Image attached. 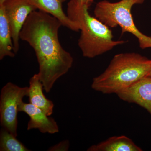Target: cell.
<instances>
[{
    "label": "cell",
    "mask_w": 151,
    "mask_h": 151,
    "mask_svg": "<svg viewBox=\"0 0 151 151\" xmlns=\"http://www.w3.org/2000/svg\"><path fill=\"white\" fill-rule=\"evenodd\" d=\"M78 4H81L88 5L91 6L93 3V0H75Z\"/></svg>",
    "instance_id": "15"
},
{
    "label": "cell",
    "mask_w": 151,
    "mask_h": 151,
    "mask_svg": "<svg viewBox=\"0 0 151 151\" xmlns=\"http://www.w3.org/2000/svg\"><path fill=\"white\" fill-rule=\"evenodd\" d=\"M145 0H121L116 3L103 1L97 4L94 16L110 28L119 26L122 34L129 32L137 38L142 49L151 48V37L141 32L134 21L131 10L135 4H142Z\"/></svg>",
    "instance_id": "4"
},
{
    "label": "cell",
    "mask_w": 151,
    "mask_h": 151,
    "mask_svg": "<svg viewBox=\"0 0 151 151\" xmlns=\"http://www.w3.org/2000/svg\"><path fill=\"white\" fill-rule=\"evenodd\" d=\"M8 21L16 54L19 49L20 33L28 17L37 10L28 0H7L2 4Z\"/></svg>",
    "instance_id": "6"
},
{
    "label": "cell",
    "mask_w": 151,
    "mask_h": 151,
    "mask_svg": "<svg viewBox=\"0 0 151 151\" xmlns=\"http://www.w3.org/2000/svg\"><path fill=\"white\" fill-rule=\"evenodd\" d=\"M90 6L70 0L68 4L67 15L70 20L80 26L81 33L78 45L83 56L93 58L126 42L113 40L110 28L89 14L88 9Z\"/></svg>",
    "instance_id": "3"
},
{
    "label": "cell",
    "mask_w": 151,
    "mask_h": 151,
    "mask_svg": "<svg viewBox=\"0 0 151 151\" xmlns=\"http://www.w3.org/2000/svg\"><path fill=\"white\" fill-rule=\"evenodd\" d=\"M69 148V142L68 140L63 141L55 145L50 147L48 151H68Z\"/></svg>",
    "instance_id": "14"
},
{
    "label": "cell",
    "mask_w": 151,
    "mask_h": 151,
    "mask_svg": "<svg viewBox=\"0 0 151 151\" xmlns=\"http://www.w3.org/2000/svg\"><path fill=\"white\" fill-rule=\"evenodd\" d=\"M88 151H142V150L126 136H114L93 145Z\"/></svg>",
    "instance_id": "11"
},
{
    "label": "cell",
    "mask_w": 151,
    "mask_h": 151,
    "mask_svg": "<svg viewBox=\"0 0 151 151\" xmlns=\"http://www.w3.org/2000/svg\"><path fill=\"white\" fill-rule=\"evenodd\" d=\"M39 10L50 14L57 19L65 27L73 31L80 30V26L70 20L63 9V3L66 0H28Z\"/></svg>",
    "instance_id": "9"
},
{
    "label": "cell",
    "mask_w": 151,
    "mask_h": 151,
    "mask_svg": "<svg viewBox=\"0 0 151 151\" xmlns=\"http://www.w3.org/2000/svg\"><path fill=\"white\" fill-rule=\"evenodd\" d=\"M15 54L10 27L4 7L0 5V60L6 57H14Z\"/></svg>",
    "instance_id": "12"
},
{
    "label": "cell",
    "mask_w": 151,
    "mask_h": 151,
    "mask_svg": "<svg viewBox=\"0 0 151 151\" xmlns=\"http://www.w3.org/2000/svg\"><path fill=\"white\" fill-rule=\"evenodd\" d=\"M28 87H20L8 82L3 86L0 95V122L2 128L17 136V114L19 106L28 94Z\"/></svg>",
    "instance_id": "5"
},
{
    "label": "cell",
    "mask_w": 151,
    "mask_h": 151,
    "mask_svg": "<svg viewBox=\"0 0 151 151\" xmlns=\"http://www.w3.org/2000/svg\"><path fill=\"white\" fill-rule=\"evenodd\" d=\"M117 95L121 100L145 108L151 116V76L141 78Z\"/></svg>",
    "instance_id": "7"
},
{
    "label": "cell",
    "mask_w": 151,
    "mask_h": 151,
    "mask_svg": "<svg viewBox=\"0 0 151 151\" xmlns=\"http://www.w3.org/2000/svg\"><path fill=\"white\" fill-rule=\"evenodd\" d=\"M151 70V60L136 53L115 55L106 70L93 78L92 89L103 94H117L141 78Z\"/></svg>",
    "instance_id": "2"
},
{
    "label": "cell",
    "mask_w": 151,
    "mask_h": 151,
    "mask_svg": "<svg viewBox=\"0 0 151 151\" xmlns=\"http://www.w3.org/2000/svg\"><path fill=\"white\" fill-rule=\"evenodd\" d=\"M19 112L26 113L30 117L27 130L37 129L42 133L54 134L59 132L55 120L47 116L40 108L30 103L22 102L19 106Z\"/></svg>",
    "instance_id": "8"
},
{
    "label": "cell",
    "mask_w": 151,
    "mask_h": 151,
    "mask_svg": "<svg viewBox=\"0 0 151 151\" xmlns=\"http://www.w3.org/2000/svg\"><path fill=\"white\" fill-rule=\"evenodd\" d=\"M16 136L2 128L0 132V151H29Z\"/></svg>",
    "instance_id": "13"
},
{
    "label": "cell",
    "mask_w": 151,
    "mask_h": 151,
    "mask_svg": "<svg viewBox=\"0 0 151 151\" xmlns=\"http://www.w3.org/2000/svg\"><path fill=\"white\" fill-rule=\"evenodd\" d=\"M147 76H151V70L150 71V73H149L148 75Z\"/></svg>",
    "instance_id": "17"
},
{
    "label": "cell",
    "mask_w": 151,
    "mask_h": 151,
    "mask_svg": "<svg viewBox=\"0 0 151 151\" xmlns=\"http://www.w3.org/2000/svg\"><path fill=\"white\" fill-rule=\"evenodd\" d=\"M28 87L27 97L30 104L34 105L44 112L47 116H51L53 113L54 104L44 94V87L37 73L31 78Z\"/></svg>",
    "instance_id": "10"
},
{
    "label": "cell",
    "mask_w": 151,
    "mask_h": 151,
    "mask_svg": "<svg viewBox=\"0 0 151 151\" xmlns=\"http://www.w3.org/2000/svg\"><path fill=\"white\" fill-rule=\"evenodd\" d=\"M7 0H0V5L2 4L3 3L5 2Z\"/></svg>",
    "instance_id": "16"
},
{
    "label": "cell",
    "mask_w": 151,
    "mask_h": 151,
    "mask_svg": "<svg viewBox=\"0 0 151 151\" xmlns=\"http://www.w3.org/2000/svg\"><path fill=\"white\" fill-rule=\"evenodd\" d=\"M62 25L55 17L36 10L28 17L20 33V39L34 50L39 65L37 74L47 93L73 65V57L60 42L58 31Z\"/></svg>",
    "instance_id": "1"
}]
</instances>
